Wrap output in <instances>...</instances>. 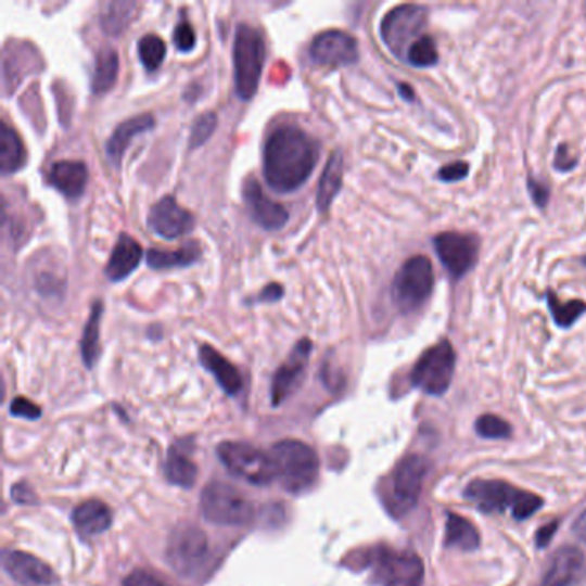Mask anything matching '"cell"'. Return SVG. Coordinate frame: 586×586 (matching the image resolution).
Masks as SVG:
<instances>
[{"instance_id":"6da1fadb","label":"cell","mask_w":586,"mask_h":586,"mask_svg":"<svg viewBox=\"0 0 586 586\" xmlns=\"http://www.w3.org/2000/svg\"><path fill=\"white\" fill-rule=\"evenodd\" d=\"M317 161V141L305 129L281 126L265 141V182L273 193H294L310 179Z\"/></svg>"},{"instance_id":"7a4b0ae2","label":"cell","mask_w":586,"mask_h":586,"mask_svg":"<svg viewBox=\"0 0 586 586\" xmlns=\"http://www.w3.org/2000/svg\"><path fill=\"white\" fill-rule=\"evenodd\" d=\"M464 497L480 511H511L512 518L518 521L528 520L544 506L540 497L500 480H475L468 485Z\"/></svg>"},{"instance_id":"3957f363","label":"cell","mask_w":586,"mask_h":586,"mask_svg":"<svg viewBox=\"0 0 586 586\" xmlns=\"http://www.w3.org/2000/svg\"><path fill=\"white\" fill-rule=\"evenodd\" d=\"M277 480L290 494H303L317 483L320 461L314 447L296 438H285L272 447Z\"/></svg>"},{"instance_id":"277c9868","label":"cell","mask_w":586,"mask_h":586,"mask_svg":"<svg viewBox=\"0 0 586 586\" xmlns=\"http://www.w3.org/2000/svg\"><path fill=\"white\" fill-rule=\"evenodd\" d=\"M235 95L249 102L258 91L265 64V42L258 29L250 25H240L235 29L234 47Z\"/></svg>"},{"instance_id":"5b68a950","label":"cell","mask_w":586,"mask_h":586,"mask_svg":"<svg viewBox=\"0 0 586 586\" xmlns=\"http://www.w3.org/2000/svg\"><path fill=\"white\" fill-rule=\"evenodd\" d=\"M434 291V269L426 256L409 258L393 281V302L400 314H413L429 302Z\"/></svg>"},{"instance_id":"8992f818","label":"cell","mask_w":586,"mask_h":586,"mask_svg":"<svg viewBox=\"0 0 586 586\" xmlns=\"http://www.w3.org/2000/svg\"><path fill=\"white\" fill-rule=\"evenodd\" d=\"M200 509L203 518L217 526H243L255 518L253 504L222 482H212L203 488Z\"/></svg>"},{"instance_id":"52a82bcc","label":"cell","mask_w":586,"mask_h":586,"mask_svg":"<svg viewBox=\"0 0 586 586\" xmlns=\"http://www.w3.org/2000/svg\"><path fill=\"white\" fill-rule=\"evenodd\" d=\"M217 456L232 475L256 487L270 485L277 479L272 456L246 442L228 441L217 446Z\"/></svg>"},{"instance_id":"ba28073f","label":"cell","mask_w":586,"mask_h":586,"mask_svg":"<svg viewBox=\"0 0 586 586\" xmlns=\"http://www.w3.org/2000/svg\"><path fill=\"white\" fill-rule=\"evenodd\" d=\"M368 564L379 586H423L425 565L417 553L377 547L368 556Z\"/></svg>"},{"instance_id":"9c48e42d","label":"cell","mask_w":586,"mask_h":586,"mask_svg":"<svg viewBox=\"0 0 586 586\" xmlns=\"http://www.w3.org/2000/svg\"><path fill=\"white\" fill-rule=\"evenodd\" d=\"M426 9L417 4H403L385 14L380 23V37L397 59H405L409 47L423 37Z\"/></svg>"},{"instance_id":"30bf717a","label":"cell","mask_w":586,"mask_h":586,"mask_svg":"<svg viewBox=\"0 0 586 586\" xmlns=\"http://www.w3.org/2000/svg\"><path fill=\"white\" fill-rule=\"evenodd\" d=\"M208 538L194 524L182 523L170 533L166 558L176 573L193 576L202 570L208 559Z\"/></svg>"},{"instance_id":"8fae6325","label":"cell","mask_w":586,"mask_h":586,"mask_svg":"<svg viewBox=\"0 0 586 586\" xmlns=\"http://www.w3.org/2000/svg\"><path fill=\"white\" fill-rule=\"evenodd\" d=\"M455 368V349L449 341H442L420 356L411 370V382L429 396H442L453 382Z\"/></svg>"},{"instance_id":"7c38bea8","label":"cell","mask_w":586,"mask_h":586,"mask_svg":"<svg viewBox=\"0 0 586 586\" xmlns=\"http://www.w3.org/2000/svg\"><path fill=\"white\" fill-rule=\"evenodd\" d=\"M429 462L421 456L409 455L400 459L391 483V511L394 514H405L417 506Z\"/></svg>"},{"instance_id":"4fadbf2b","label":"cell","mask_w":586,"mask_h":586,"mask_svg":"<svg viewBox=\"0 0 586 586\" xmlns=\"http://www.w3.org/2000/svg\"><path fill=\"white\" fill-rule=\"evenodd\" d=\"M435 252L453 279L467 276L479 260L480 241L473 234L442 232L435 235Z\"/></svg>"},{"instance_id":"5bb4252c","label":"cell","mask_w":586,"mask_h":586,"mask_svg":"<svg viewBox=\"0 0 586 586\" xmlns=\"http://www.w3.org/2000/svg\"><path fill=\"white\" fill-rule=\"evenodd\" d=\"M310 58L318 66H349L358 61L356 38L341 29H327L314 38Z\"/></svg>"},{"instance_id":"9a60e30c","label":"cell","mask_w":586,"mask_h":586,"mask_svg":"<svg viewBox=\"0 0 586 586\" xmlns=\"http://www.w3.org/2000/svg\"><path fill=\"white\" fill-rule=\"evenodd\" d=\"M311 349H314V344H311L310 339H302L293 347V352L288 356L284 364L277 368V372L273 373L272 385H270V399H272L273 406L282 405L300 387L308 361H310Z\"/></svg>"},{"instance_id":"2e32d148","label":"cell","mask_w":586,"mask_h":586,"mask_svg":"<svg viewBox=\"0 0 586 586\" xmlns=\"http://www.w3.org/2000/svg\"><path fill=\"white\" fill-rule=\"evenodd\" d=\"M149 228L164 240H178L194 228V219L173 196H166L150 208Z\"/></svg>"},{"instance_id":"e0dca14e","label":"cell","mask_w":586,"mask_h":586,"mask_svg":"<svg viewBox=\"0 0 586 586\" xmlns=\"http://www.w3.org/2000/svg\"><path fill=\"white\" fill-rule=\"evenodd\" d=\"M243 199L252 219L265 231H279L290 220V212L281 203L270 200L253 178L244 182Z\"/></svg>"},{"instance_id":"ac0fdd59","label":"cell","mask_w":586,"mask_h":586,"mask_svg":"<svg viewBox=\"0 0 586 586\" xmlns=\"http://www.w3.org/2000/svg\"><path fill=\"white\" fill-rule=\"evenodd\" d=\"M2 565L5 573L22 585L50 586L58 583V576L49 564L22 550L4 552Z\"/></svg>"},{"instance_id":"d6986e66","label":"cell","mask_w":586,"mask_h":586,"mask_svg":"<svg viewBox=\"0 0 586 586\" xmlns=\"http://www.w3.org/2000/svg\"><path fill=\"white\" fill-rule=\"evenodd\" d=\"M585 573V556L576 547H562L550 559L542 586H573Z\"/></svg>"},{"instance_id":"ffe728a7","label":"cell","mask_w":586,"mask_h":586,"mask_svg":"<svg viewBox=\"0 0 586 586\" xmlns=\"http://www.w3.org/2000/svg\"><path fill=\"white\" fill-rule=\"evenodd\" d=\"M153 126H155V117L152 114H140V116H135L131 119H126L125 123H120L114 129V132H112L111 138H109L107 145H105V153H107V158L109 162H112V166L120 167L132 140L143 135V132L153 129Z\"/></svg>"},{"instance_id":"44dd1931","label":"cell","mask_w":586,"mask_h":586,"mask_svg":"<svg viewBox=\"0 0 586 586\" xmlns=\"http://www.w3.org/2000/svg\"><path fill=\"white\" fill-rule=\"evenodd\" d=\"M199 356L202 367L215 377L224 393L228 396L240 394L243 388V377L226 356L220 355L211 344H203Z\"/></svg>"},{"instance_id":"7402d4cb","label":"cell","mask_w":586,"mask_h":586,"mask_svg":"<svg viewBox=\"0 0 586 586\" xmlns=\"http://www.w3.org/2000/svg\"><path fill=\"white\" fill-rule=\"evenodd\" d=\"M49 181L55 190L76 200L85 193L88 184V167L81 161H59L49 170Z\"/></svg>"},{"instance_id":"603a6c76","label":"cell","mask_w":586,"mask_h":586,"mask_svg":"<svg viewBox=\"0 0 586 586\" xmlns=\"http://www.w3.org/2000/svg\"><path fill=\"white\" fill-rule=\"evenodd\" d=\"M141 256H143V250H141L140 243L132 240L129 234H120L116 249L112 252L107 267H105V276H107L109 281H126L140 267Z\"/></svg>"},{"instance_id":"cb8c5ba5","label":"cell","mask_w":586,"mask_h":586,"mask_svg":"<svg viewBox=\"0 0 586 586\" xmlns=\"http://www.w3.org/2000/svg\"><path fill=\"white\" fill-rule=\"evenodd\" d=\"M73 524L81 537H97L111 528V509L100 500H88V502L79 504L78 508L73 511Z\"/></svg>"},{"instance_id":"d4e9b609","label":"cell","mask_w":586,"mask_h":586,"mask_svg":"<svg viewBox=\"0 0 586 586\" xmlns=\"http://www.w3.org/2000/svg\"><path fill=\"white\" fill-rule=\"evenodd\" d=\"M202 246L196 241H188L181 249L174 252H162V250H150L146 253V262L153 270L184 269L196 264L202 258Z\"/></svg>"},{"instance_id":"484cf974","label":"cell","mask_w":586,"mask_h":586,"mask_svg":"<svg viewBox=\"0 0 586 586\" xmlns=\"http://www.w3.org/2000/svg\"><path fill=\"white\" fill-rule=\"evenodd\" d=\"M344 161L341 152L332 153L327 161L322 178L318 182L317 207L320 214H326L331 208L332 202L343 188Z\"/></svg>"},{"instance_id":"4316f807","label":"cell","mask_w":586,"mask_h":586,"mask_svg":"<svg viewBox=\"0 0 586 586\" xmlns=\"http://www.w3.org/2000/svg\"><path fill=\"white\" fill-rule=\"evenodd\" d=\"M26 164V150L22 138L11 126L0 125V170L2 176L17 173Z\"/></svg>"},{"instance_id":"83f0119b","label":"cell","mask_w":586,"mask_h":586,"mask_svg":"<svg viewBox=\"0 0 586 586\" xmlns=\"http://www.w3.org/2000/svg\"><path fill=\"white\" fill-rule=\"evenodd\" d=\"M138 9L140 5L137 2H129V0H114V2L104 4L102 13H100V26L104 29V34L111 35V37H119L120 34H125L137 16Z\"/></svg>"},{"instance_id":"f1b7e54d","label":"cell","mask_w":586,"mask_h":586,"mask_svg":"<svg viewBox=\"0 0 586 586\" xmlns=\"http://www.w3.org/2000/svg\"><path fill=\"white\" fill-rule=\"evenodd\" d=\"M117 76H119V55L116 49L112 47L100 49L97 54L95 71L91 76V93L104 95L116 85Z\"/></svg>"},{"instance_id":"f546056e","label":"cell","mask_w":586,"mask_h":586,"mask_svg":"<svg viewBox=\"0 0 586 586\" xmlns=\"http://www.w3.org/2000/svg\"><path fill=\"white\" fill-rule=\"evenodd\" d=\"M479 545L480 533L475 524L468 521L467 518L449 512L446 521V547L471 552V550L479 549Z\"/></svg>"},{"instance_id":"4dcf8cb0","label":"cell","mask_w":586,"mask_h":586,"mask_svg":"<svg viewBox=\"0 0 586 586\" xmlns=\"http://www.w3.org/2000/svg\"><path fill=\"white\" fill-rule=\"evenodd\" d=\"M166 479L181 488L193 487L199 479V467L191 461L190 456H187L181 447L174 446L169 449L166 459Z\"/></svg>"},{"instance_id":"1f68e13d","label":"cell","mask_w":586,"mask_h":586,"mask_svg":"<svg viewBox=\"0 0 586 586\" xmlns=\"http://www.w3.org/2000/svg\"><path fill=\"white\" fill-rule=\"evenodd\" d=\"M102 315H104V305L102 302L93 303L91 306L90 317L84 327V335H81V358L87 368H93L97 359L100 356V323H102Z\"/></svg>"},{"instance_id":"d6a6232c","label":"cell","mask_w":586,"mask_h":586,"mask_svg":"<svg viewBox=\"0 0 586 586\" xmlns=\"http://www.w3.org/2000/svg\"><path fill=\"white\" fill-rule=\"evenodd\" d=\"M547 305H549L553 322H556V326L561 327V329H568V327L573 326L578 320L579 315L586 311V303L578 302V300L576 302L561 303L552 291H547Z\"/></svg>"},{"instance_id":"836d02e7","label":"cell","mask_w":586,"mask_h":586,"mask_svg":"<svg viewBox=\"0 0 586 586\" xmlns=\"http://www.w3.org/2000/svg\"><path fill=\"white\" fill-rule=\"evenodd\" d=\"M166 42L158 35H145L138 42V55L146 71H157L166 59Z\"/></svg>"},{"instance_id":"e575fe53","label":"cell","mask_w":586,"mask_h":586,"mask_svg":"<svg viewBox=\"0 0 586 586\" xmlns=\"http://www.w3.org/2000/svg\"><path fill=\"white\" fill-rule=\"evenodd\" d=\"M406 61L413 67H420V69L435 66L438 63V52L434 38L430 37V35H423L420 40L409 47Z\"/></svg>"},{"instance_id":"d590c367","label":"cell","mask_w":586,"mask_h":586,"mask_svg":"<svg viewBox=\"0 0 586 586\" xmlns=\"http://www.w3.org/2000/svg\"><path fill=\"white\" fill-rule=\"evenodd\" d=\"M217 125H219V119L214 112H207V114L196 117L193 128H191L190 149H200V146L205 145L217 129Z\"/></svg>"},{"instance_id":"8d00e7d4","label":"cell","mask_w":586,"mask_h":586,"mask_svg":"<svg viewBox=\"0 0 586 586\" xmlns=\"http://www.w3.org/2000/svg\"><path fill=\"white\" fill-rule=\"evenodd\" d=\"M475 426L480 437L485 438H508L512 432L508 421L496 415H483L476 420Z\"/></svg>"},{"instance_id":"74e56055","label":"cell","mask_w":586,"mask_h":586,"mask_svg":"<svg viewBox=\"0 0 586 586\" xmlns=\"http://www.w3.org/2000/svg\"><path fill=\"white\" fill-rule=\"evenodd\" d=\"M173 38L174 46H176V49H178L179 52H182V54H188V52H191V50L196 47V34H194L193 26H191L187 20H182L181 23H178V26L174 29Z\"/></svg>"},{"instance_id":"f35d334b","label":"cell","mask_w":586,"mask_h":586,"mask_svg":"<svg viewBox=\"0 0 586 586\" xmlns=\"http://www.w3.org/2000/svg\"><path fill=\"white\" fill-rule=\"evenodd\" d=\"M11 415L17 418H25V420H37L42 417V409L34 405L31 400L25 399V397H16L11 405Z\"/></svg>"},{"instance_id":"ab89813d","label":"cell","mask_w":586,"mask_h":586,"mask_svg":"<svg viewBox=\"0 0 586 586\" xmlns=\"http://www.w3.org/2000/svg\"><path fill=\"white\" fill-rule=\"evenodd\" d=\"M468 174H470V166L467 162H453L438 170V179L444 182H458L467 178Z\"/></svg>"},{"instance_id":"60d3db41","label":"cell","mask_w":586,"mask_h":586,"mask_svg":"<svg viewBox=\"0 0 586 586\" xmlns=\"http://www.w3.org/2000/svg\"><path fill=\"white\" fill-rule=\"evenodd\" d=\"M123 586H170L169 583L158 578L155 574L146 573V571H135V573L126 576Z\"/></svg>"},{"instance_id":"b9f144b4","label":"cell","mask_w":586,"mask_h":586,"mask_svg":"<svg viewBox=\"0 0 586 586\" xmlns=\"http://www.w3.org/2000/svg\"><path fill=\"white\" fill-rule=\"evenodd\" d=\"M528 190L532 194L533 202L537 203L538 207L545 208L549 203L550 191L545 182L537 181L535 178H528Z\"/></svg>"},{"instance_id":"7bdbcfd3","label":"cell","mask_w":586,"mask_h":586,"mask_svg":"<svg viewBox=\"0 0 586 586\" xmlns=\"http://www.w3.org/2000/svg\"><path fill=\"white\" fill-rule=\"evenodd\" d=\"M574 166H576V158H571L570 153H568V150H565V145L559 146L558 152H556L553 167H556L558 170H562V173H565V170L573 169Z\"/></svg>"},{"instance_id":"ee69618b","label":"cell","mask_w":586,"mask_h":586,"mask_svg":"<svg viewBox=\"0 0 586 586\" xmlns=\"http://www.w3.org/2000/svg\"><path fill=\"white\" fill-rule=\"evenodd\" d=\"M284 296V290L281 284H269L262 291L260 296L256 297V303H276Z\"/></svg>"},{"instance_id":"f6af8a7d","label":"cell","mask_w":586,"mask_h":586,"mask_svg":"<svg viewBox=\"0 0 586 586\" xmlns=\"http://www.w3.org/2000/svg\"><path fill=\"white\" fill-rule=\"evenodd\" d=\"M573 532L578 537V540L586 545V511H583L578 520L574 521Z\"/></svg>"},{"instance_id":"bcb514c9","label":"cell","mask_w":586,"mask_h":586,"mask_svg":"<svg viewBox=\"0 0 586 586\" xmlns=\"http://www.w3.org/2000/svg\"><path fill=\"white\" fill-rule=\"evenodd\" d=\"M556 528H558V523H550L538 532L537 542L540 547H545V545L549 544L550 537H552Z\"/></svg>"},{"instance_id":"7dc6e473","label":"cell","mask_w":586,"mask_h":586,"mask_svg":"<svg viewBox=\"0 0 586 586\" xmlns=\"http://www.w3.org/2000/svg\"><path fill=\"white\" fill-rule=\"evenodd\" d=\"M400 95H403V99L415 100V91L413 88L409 87V85H400L399 87Z\"/></svg>"}]
</instances>
